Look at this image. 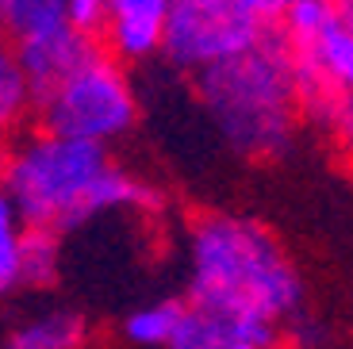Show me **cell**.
<instances>
[{"instance_id": "obj_4", "label": "cell", "mask_w": 353, "mask_h": 349, "mask_svg": "<svg viewBox=\"0 0 353 349\" xmlns=\"http://www.w3.org/2000/svg\"><path fill=\"white\" fill-rule=\"evenodd\" d=\"M35 119L46 131L115 146L139 123V97L127 61L97 43L70 73L35 97Z\"/></svg>"}, {"instance_id": "obj_18", "label": "cell", "mask_w": 353, "mask_h": 349, "mask_svg": "<svg viewBox=\"0 0 353 349\" xmlns=\"http://www.w3.org/2000/svg\"><path fill=\"white\" fill-rule=\"evenodd\" d=\"M4 4H8V0H0V8H4Z\"/></svg>"}, {"instance_id": "obj_10", "label": "cell", "mask_w": 353, "mask_h": 349, "mask_svg": "<svg viewBox=\"0 0 353 349\" xmlns=\"http://www.w3.org/2000/svg\"><path fill=\"white\" fill-rule=\"evenodd\" d=\"M8 341L16 349H77L88 341V323L81 311H65V307H50L19 326H12Z\"/></svg>"}, {"instance_id": "obj_15", "label": "cell", "mask_w": 353, "mask_h": 349, "mask_svg": "<svg viewBox=\"0 0 353 349\" xmlns=\"http://www.w3.org/2000/svg\"><path fill=\"white\" fill-rule=\"evenodd\" d=\"M246 4H250V8H254L261 19H269V23H276V19H281V12L288 8L292 0H246Z\"/></svg>"}, {"instance_id": "obj_1", "label": "cell", "mask_w": 353, "mask_h": 349, "mask_svg": "<svg viewBox=\"0 0 353 349\" xmlns=\"http://www.w3.org/2000/svg\"><path fill=\"white\" fill-rule=\"evenodd\" d=\"M185 349L276 346L303 311V280L261 219L208 211L185 238Z\"/></svg>"}, {"instance_id": "obj_8", "label": "cell", "mask_w": 353, "mask_h": 349, "mask_svg": "<svg viewBox=\"0 0 353 349\" xmlns=\"http://www.w3.org/2000/svg\"><path fill=\"white\" fill-rule=\"evenodd\" d=\"M188 299H154L142 303L134 311H127V319L119 323V338L127 346H142V349H185V334H188Z\"/></svg>"}, {"instance_id": "obj_11", "label": "cell", "mask_w": 353, "mask_h": 349, "mask_svg": "<svg viewBox=\"0 0 353 349\" xmlns=\"http://www.w3.org/2000/svg\"><path fill=\"white\" fill-rule=\"evenodd\" d=\"M23 238L27 219L0 192V296H12L23 288Z\"/></svg>"}, {"instance_id": "obj_3", "label": "cell", "mask_w": 353, "mask_h": 349, "mask_svg": "<svg viewBox=\"0 0 353 349\" xmlns=\"http://www.w3.org/2000/svg\"><path fill=\"white\" fill-rule=\"evenodd\" d=\"M196 100L230 154L242 161H276L303 123L300 70L276 23L246 50L192 73Z\"/></svg>"}, {"instance_id": "obj_9", "label": "cell", "mask_w": 353, "mask_h": 349, "mask_svg": "<svg viewBox=\"0 0 353 349\" xmlns=\"http://www.w3.org/2000/svg\"><path fill=\"white\" fill-rule=\"evenodd\" d=\"M27 115H35V85L23 73L12 39L0 27V150L19 134Z\"/></svg>"}, {"instance_id": "obj_14", "label": "cell", "mask_w": 353, "mask_h": 349, "mask_svg": "<svg viewBox=\"0 0 353 349\" xmlns=\"http://www.w3.org/2000/svg\"><path fill=\"white\" fill-rule=\"evenodd\" d=\"M108 4H112V0H65V16H70V23H77L85 35L97 39L104 19H108Z\"/></svg>"}, {"instance_id": "obj_7", "label": "cell", "mask_w": 353, "mask_h": 349, "mask_svg": "<svg viewBox=\"0 0 353 349\" xmlns=\"http://www.w3.org/2000/svg\"><path fill=\"white\" fill-rule=\"evenodd\" d=\"M97 43L100 39L85 35V31H81L77 23H70V19L39 27V31H27V35H12V50H16L23 73L31 77V85H35V97L43 88H50L62 73H70Z\"/></svg>"}, {"instance_id": "obj_5", "label": "cell", "mask_w": 353, "mask_h": 349, "mask_svg": "<svg viewBox=\"0 0 353 349\" xmlns=\"http://www.w3.org/2000/svg\"><path fill=\"white\" fill-rule=\"evenodd\" d=\"M269 19L257 16L246 0H173L161 58L192 77L257 43Z\"/></svg>"}, {"instance_id": "obj_12", "label": "cell", "mask_w": 353, "mask_h": 349, "mask_svg": "<svg viewBox=\"0 0 353 349\" xmlns=\"http://www.w3.org/2000/svg\"><path fill=\"white\" fill-rule=\"evenodd\" d=\"M62 269V235L50 227H31L23 238V288H50Z\"/></svg>"}, {"instance_id": "obj_13", "label": "cell", "mask_w": 353, "mask_h": 349, "mask_svg": "<svg viewBox=\"0 0 353 349\" xmlns=\"http://www.w3.org/2000/svg\"><path fill=\"white\" fill-rule=\"evenodd\" d=\"M319 131L330 139V146L338 150L345 166H353V92H342L327 108V115L319 119Z\"/></svg>"}, {"instance_id": "obj_6", "label": "cell", "mask_w": 353, "mask_h": 349, "mask_svg": "<svg viewBox=\"0 0 353 349\" xmlns=\"http://www.w3.org/2000/svg\"><path fill=\"white\" fill-rule=\"evenodd\" d=\"M169 12H173V0H112L97 39L127 66L161 58Z\"/></svg>"}, {"instance_id": "obj_17", "label": "cell", "mask_w": 353, "mask_h": 349, "mask_svg": "<svg viewBox=\"0 0 353 349\" xmlns=\"http://www.w3.org/2000/svg\"><path fill=\"white\" fill-rule=\"evenodd\" d=\"M0 27H4V8H0Z\"/></svg>"}, {"instance_id": "obj_2", "label": "cell", "mask_w": 353, "mask_h": 349, "mask_svg": "<svg viewBox=\"0 0 353 349\" xmlns=\"http://www.w3.org/2000/svg\"><path fill=\"white\" fill-rule=\"evenodd\" d=\"M0 192L31 227L81 230L112 211H158L161 192L119 166L104 142L58 131L19 134L0 150Z\"/></svg>"}, {"instance_id": "obj_16", "label": "cell", "mask_w": 353, "mask_h": 349, "mask_svg": "<svg viewBox=\"0 0 353 349\" xmlns=\"http://www.w3.org/2000/svg\"><path fill=\"white\" fill-rule=\"evenodd\" d=\"M330 8H334V16L342 19L345 27H353V0H330Z\"/></svg>"}]
</instances>
